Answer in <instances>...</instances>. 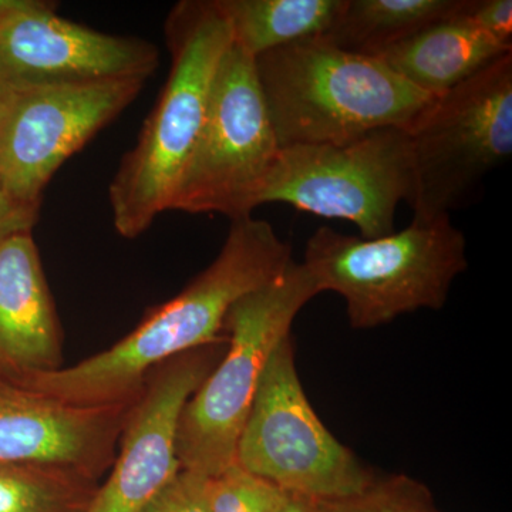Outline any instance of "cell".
Returning a JSON list of instances; mask_svg holds the SVG:
<instances>
[{"instance_id": "18", "label": "cell", "mask_w": 512, "mask_h": 512, "mask_svg": "<svg viewBox=\"0 0 512 512\" xmlns=\"http://www.w3.org/2000/svg\"><path fill=\"white\" fill-rule=\"evenodd\" d=\"M93 483L60 468L0 464V512H84Z\"/></svg>"}, {"instance_id": "23", "label": "cell", "mask_w": 512, "mask_h": 512, "mask_svg": "<svg viewBox=\"0 0 512 512\" xmlns=\"http://www.w3.org/2000/svg\"><path fill=\"white\" fill-rule=\"evenodd\" d=\"M39 208L15 200L0 185V241L10 235L32 232L39 218Z\"/></svg>"}, {"instance_id": "16", "label": "cell", "mask_w": 512, "mask_h": 512, "mask_svg": "<svg viewBox=\"0 0 512 512\" xmlns=\"http://www.w3.org/2000/svg\"><path fill=\"white\" fill-rule=\"evenodd\" d=\"M463 5L464 0H345L322 39L345 52L379 57L427 26L453 18Z\"/></svg>"}, {"instance_id": "25", "label": "cell", "mask_w": 512, "mask_h": 512, "mask_svg": "<svg viewBox=\"0 0 512 512\" xmlns=\"http://www.w3.org/2000/svg\"><path fill=\"white\" fill-rule=\"evenodd\" d=\"M25 3L26 0H0V22L22 8Z\"/></svg>"}, {"instance_id": "9", "label": "cell", "mask_w": 512, "mask_h": 512, "mask_svg": "<svg viewBox=\"0 0 512 512\" xmlns=\"http://www.w3.org/2000/svg\"><path fill=\"white\" fill-rule=\"evenodd\" d=\"M279 147L254 57L232 45L215 74L210 103L170 211L249 217Z\"/></svg>"}, {"instance_id": "24", "label": "cell", "mask_w": 512, "mask_h": 512, "mask_svg": "<svg viewBox=\"0 0 512 512\" xmlns=\"http://www.w3.org/2000/svg\"><path fill=\"white\" fill-rule=\"evenodd\" d=\"M278 512H320L313 498L301 494H289L288 500Z\"/></svg>"}, {"instance_id": "3", "label": "cell", "mask_w": 512, "mask_h": 512, "mask_svg": "<svg viewBox=\"0 0 512 512\" xmlns=\"http://www.w3.org/2000/svg\"><path fill=\"white\" fill-rule=\"evenodd\" d=\"M254 60L281 148L345 144L379 128L406 130L436 99L379 57L345 52L322 37Z\"/></svg>"}, {"instance_id": "7", "label": "cell", "mask_w": 512, "mask_h": 512, "mask_svg": "<svg viewBox=\"0 0 512 512\" xmlns=\"http://www.w3.org/2000/svg\"><path fill=\"white\" fill-rule=\"evenodd\" d=\"M235 463L286 493L316 501L352 497L376 480L313 410L296 370L292 335L266 363Z\"/></svg>"}, {"instance_id": "20", "label": "cell", "mask_w": 512, "mask_h": 512, "mask_svg": "<svg viewBox=\"0 0 512 512\" xmlns=\"http://www.w3.org/2000/svg\"><path fill=\"white\" fill-rule=\"evenodd\" d=\"M288 497L237 463L211 478V512H278Z\"/></svg>"}, {"instance_id": "21", "label": "cell", "mask_w": 512, "mask_h": 512, "mask_svg": "<svg viewBox=\"0 0 512 512\" xmlns=\"http://www.w3.org/2000/svg\"><path fill=\"white\" fill-rule=\"evenodd\" d=\"M141 512H211V478L181 468Z\"/></svg>"}, {"instance_id": "17", "label": "cell", "mask_w": 512, "mask_h": 512, "mask_svg": "<svg viewBox=\"0 0 512 512\" xmlns=\"http://www.w3.org/2000/svg\"><path fill=\"white\" fill-rule=\"evenodd\" d=\"M234 45L255 57L325 36L345 0H217Z\"/></svg>"}, {"instance_id": "11", "label": "cell", "mask_w": 512, "mask_h": 512, "mask_svg": "<svg viewBox=\"0 0 512 512\" xmlns=\"http://www.w3.org/2000/svg\"><path fill=\"white\" fill-rule=\"evenodd\" d=\"M57 5L26 0L0 22V99L47 87L138 79L160 63L157 46L62 18Z\"/></svg>"}, {"instance_id": "4", "label": "cell", "mask_w": 512, "mask_h": 512, "mask_svg": "<svg viewBox=\"0 0 512 512\" xmlns=\"http://www.w3.org/2000/svg\"><path fill=\"white\" fill-rule=\"evenodd\" d=\"M466 237L450 217L413 222L387 237L365 239L319 227L303 265L320 292L345 299L350 326L373 329L419 309H441L467 269Z\"/></svg>"}, {"instance_id": "2", "label": "cell", "mask_w": 512, "mask_h": 512, "mask_svg": "<svg viewBox=\"0 0 512 512\" xmlns=\"http://www.w3.org/2000/svg\"><path fill=\"white\" fill-rule=\"evenodd\" d=\"M164 33L171 57L167 82L109 188L114 228L127 239L140 237L158 215L170 211L200 136L215 74L234 45L217 0L178 2Z\"/></svg>"}, {"instance_id": "15", "label": "cell", "mask_w": 512, "mask_h": 512, "mask_svg": "<svg viewBox=\"0 0 512 512\" xmlns=\"http://www.w3.org/2000/svg\"><path fill=\"white\" fill-rule=\"evenodd\" d=\"M508 53L512 46L474 29L457 13L390 47L379 59L421 92L439 97Z\"/></svg>"}, {"instance_id": "6", "label": "cell", "mask_w": 512, "mask_h": 512, "mask_svg": "<svg viewBox=\"0 0 512 512\" xmlns=\"http://www.w3.org/2000/svg\"><path fill=\"white\" fill-rule=\"evenodd\" d=\"M406 134L413 222L450 217L512 156V53L436 97Z\"/></svg>"}, {"instance_id": "8", "label": "cell", "mask_w": 512, "mask_h": 512, "mask_svg": "<svg viewBox=\"0 0 512 512\" xmlns=\"http://www.w3.org/2000/svg\"><path fill=\"white\" fill-rule=\"evenodd\" d=\"M412 192L409 141L403 128H379L345 144L279 150L256 207L269 202L352 222L360 238L393 234L400 202Z\"/></svg>"}, {"instance_id": "14", "label": "cell", "mask_w": 512, "mask_h": 512, "mask_svg": "<svg viewBox=\"0 0 512 512\" xmlns=\"http://www.w3.org/2000/svg\"><path fill=\"white\" fill-rule=\"evenodd\" d=\"M62 328L32 232L0 241V377L60 369Z\"/></svg>"}, {"instance_id": "26", "label": "cell", "mask_w": 512, "mask_h": 512, "mask_svg": "<svg viewBox=\"0 0 512 512\" xmlns=\"http://www.w3.org/2000/svg\"><path fill=\"white\" fill-rule=\"evenodd\" d=\"M3 113H5V100L0 99V124H2Z\"/></svg>"}, {"instance_id": "12", "label": "cell", "mask_w": 512, "mask_h": 512, "mask_svg": "<svg viewBox=\"0 0 512 512\" xmlns=\"http://www.w3.org/2000/svg\"><path fill=\"white\" fill-rule=\"evenodd\" d=\"M222 343L174 357L148 376L128 410L113 470L84 512H141L181 470V414L221 359Z\"/></svg>"}, {"instance_id": "10", "label": "cell", "mask_w": 512, "mask_h": 512, "mask_svg": "<svg viewBox=\"0 0 512 512\" xmlns=\"http://www.w3.org/2000/svg\"><path fill=\"white\" fill-rule=\"evenodd\" d=\"M144 80L47 87L6 97L0 124V185L40 207L56 171L126 110Z\"/></svg>"}, {"instance_id": "1", "label": "cell", "mask_w": 512, "mask_h": 512, "mask_svg": "<svg viewBox=\"0 0 512 512\" xmlns=\"http://www.w3.org/2000/svg\"><path fill=\"white\" fill-rule=\"evenodd\" d=\"M292 247L269 222L249 217L231 221L220 254L185 289L148 313L116 345L70 367L16 382L79 406L133 402L148 376L174 357L215 343L229 309L268 284L292 261Z\"/></svg>"}, {"instance_id": "19", "label": "cell", "mask_w": 512, "mask_h": 512, "mask_svg": "<svg viewBox=\"0 0 512 512\" xmlns=\"http://www.w3.org/2000/svg\"><path fill=\"white\" fill-rule=\"evenodd\" d=\"M316 503L320 512H440L426 485L407 476L376 478L362 493Z\"/></svg>"}, {"instance_id": "22", "label": "cell", "mask_w": 512, "mask_h": 512, "mask_svg": "<svg viewBox=\"0 0 512 512\" xmlns=\"http://www.w3.org/2000/svg\"><path fill=\"white\" fill-rule=\"evenodd\" d=\"M458 16L474 29L512 46L511 0H464Z\"/></svg>"}, {"instance_id": "5", "label": "cell", "mask_w": 512, "mask_h": 512, "mask_svg": "<svg viewBox=\"0 0 512 512\" xmlns=\"http://www.w3.org/2000/svg\"><path fill=\"white\" fill-rule=\"evenodd\" d=\"M318 286L303 264L239 299L225 318L228 348L185 404L177 433L181 468L215 477L234 466L237 446L269 357Z\"/></svg>"}, {"instance_id": "13", "label": "cell", "mask_w": 512, "mask_h": 512, "mask_svg": "<svg viewBox=\"0 0 512 512\" xmlns=\"http://www.w3.org/2000/svg\"><path fill=\"white\" fill-rule=\"evenodd\" d=\"M133 402L79 406L0 377V464L60 468L96 480L113 466Z\"/></svg>"}]
</instances>
